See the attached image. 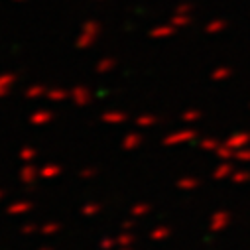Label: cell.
<instances>
[{
    "instance_id": "cell-1",
    "label": "cell",
    "mask_w": 250,
    "mask_h": 250,
    "mask_svg": "<svg viewBox=\"0 0 250 250\" xmlns=\"http://www.w3.org/2000/svg\"><path fill=\"white\" fill-rule=\"evenodd\" d=\"M189 10H191V4H179V6L175 8V12H177V14H187Z\"/></svg>"
},
{
    "instance_id": "cell-3",
    "label": "cell",
    "mask_w": 250,
    "mask_h": 250,
    "mask_svg": "<svg viewBox=\"0 0 250 250\" xmlns=\"http://www.w3.org/2000/svg\"><path fill=\"white\" fill-rule=\"evenodd\" d=\"M154 34H169V28H166V26H162V28H158V30H154Z\"/></svg>"
},
{
    "instance_id": "cell-2",
    "label": "cell",
    "mask_w": 250,
    "mask_h": 250,
    "mask_svg": "<svg viewBox=\"0 0 250 250\" xmlns=\"http://www.w3.org/2000/svg\"><path fill=\"white\" fill-rule=\"evenodd\" d=\"M219 28H223V22H221V20H217L215 24H211V26H209L207 30H211V32H215V30H219Z\"/></svg>"
},
{
    "instance_id": "cell-4",
    "label": "cell",
    "mask_w": 250,
    "mask_h": 250,
    "mask_svg": "<svg viewBox=\"0 0 250 250\" xmlns=\"http://www.w3.org/2000/svg\"><path fill=\"white\" fill-rule=\"evenodd\" d=\"M12 2H24V0H12Z\"/></svg>"
}]
</instances>
